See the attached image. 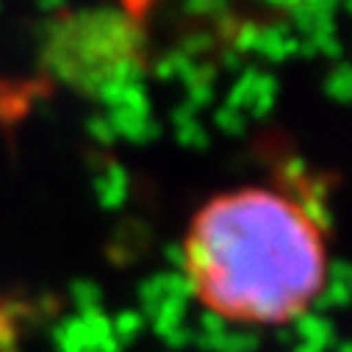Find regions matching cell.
I'll return each instance as SVG.
<instances>
[{
	"label": "cell",
	"instance_id": "cell-1",
	"mask_svg": "<svg viewBox=\"0 0 352 352\" xmlns=\"http://www.w3.org/2000/svg\"><path fill=\"white\" fill-rule=\"evenodd\" d=\"M192 297L217 319L283 327L305 316L327 286V241L294 197L244 186L208 200L184 239Z\"/></svg>",
	"mask_w": 352,
	"mask_h": 352
}]
</instances>
